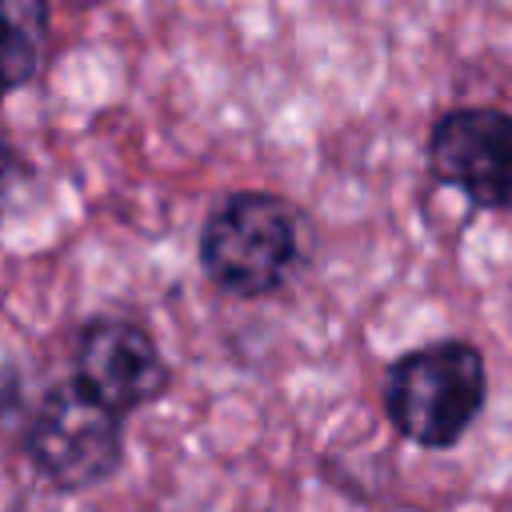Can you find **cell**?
Wrapping results in <instances>:
<instances>
[{
	"mask_svg": "<svg viewBox=\"0 0 512 512\" xmlns=\"http://www.w3.org/2000/svg\"><path fill=\"white\" fill-rule=\"evenodd\" d=\"M488 408V360L468 336H436L384 364L380 412L424 452L456 448Z\"/></svg>",
	"mask_w": 512,
	"mask_h": 512,
	"instance_id": "1",
	"label": "cell"
},
{
	"mask_svg": "<svg viewBox=\"0 0 512 512\" xmlns=\"http://www.w3.org/2000/svg\"><path fill=\"white\" fill-rule=\"evenodd\" d=\"M196 264L228 300L276 296L300 264V212L268 188L224 192L196 232Z\"/></svg>",
	"mask_w": 512,
	"mask_h": 512,
	"instance_id": "2",
	"label": "cell"
},
{
	"mask_svg": "<svg viewBox=\"0 0 512 512\" xmlns=\"http://www.w3.org/2000/svg\"><path fill=\"white\" fill-rule=\"evenodd\" d=\"M16 448L48 488L80 496L124 468V416L100 404L76 376H64L28 404Z\"/></svg>",
	"mask_w": 512,
	"mask_h": 512,
	"instance_id": "3",
	"label": "cell"
},
{
	"mask_svg": "<svg viewBox=\"0 0 512 512\" xmlns=\"http://www.w3.org/2000/svg\"><path fill=\"white\" fill-rule=\"evenodd\" d=\"M428 172L472 212H512V112L496 104L444 108L424 144Z\"/></svg>",
	"mask_w": 512,
	"mask_h": 512,
	"instance_id": "4",
	"label": "cell"
},
{
	"mask_svg": "<svg viewBox=\"0 0 512 512\" xmlns=\"http://www.w3.org/2000/svg\"><path fill=\"white\" fill-rule=\"evenodd\" d=\"M72 376L124 420L172 392V364L156 336L116 312H96L76 328Z\"/></svg>",
	"mask_w": 512,
	"mask_h": 512,
	"instance_id": "5",
	"label": "cell"
},
{
	"mask_svg": "<svg viewBox=\"0 0 512 512\" xmlns=\"http://www.w3.org/2000/svg\"><path fill=\"white\" fill-rule=\"evenodd\" d=\"M48 0H0V100L28 88L48 56Z\"/></svg>",
	"mask_w": 512,
	"mask_h": 512,
	"instance_id": "6",
	"label": "cell"
},
{
	"mask_svg": "<svg viewBox=\"0 0 512 512\" xmlns=\"http://www.w3.org/2000/svg\"><path fill=\"white\" fill-rule=\"evenodd\" d=\"M32 400H24V376L16 364H0V432H16Z\"/></svg>",
	"mask_w": 512,
	"mask_h": 512,
	"instance_id": "7",
	"label": "cell"
},
{
	"mask_svg": "<svg viewBox=\"0 0 512 512\" xmlns=\"http://www.w3.org/2000/svg\"><path fill=\"white\" fill-rule=\"evenodd\" d=\"M16 172H24V156H20V148L0 132V188H4L8 180H16Z\"/></svg>",
	"mask_w": 512,
	"mask_h": 512,
	"instance_id": "8",
	"label": "cell"
}]
</instances>
